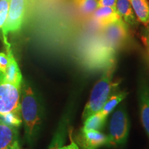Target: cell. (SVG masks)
Here are the masks:
<instances>
[{
    "mask_svg": "<svg viewBox=\"0 0 149 149\" xmlns=\"http://www.w3.org/2000/svg\"><path fill=\"white\" fill-rule=\"evenodd\" d=\"M21 117L27 142L32 144L40 132L43 120L42 106L39 96L26 80L21 84Z\"/></svg>",
    "mask_w": 149,
    "mask_h": 149,
    "instance_id": "obj_1",
    "label": "cell"
},
{
    "mask_svg": "<svg viewBox=\"0 0 149 149\" xmlns=\"http://www.w3.org/2000/svg\"><path fill=\"white\" fill-rule=\"evenodd\" d=\"M115 70V64L113 62L106 67L101 77L94 85L82 113L83 121L100 111L111 96L112 91L117 85V83L113 82Z\"/></svg>",
    "mask_w": 149,
    "mask_h": 149,
    "instance_id": "obj_2",
    "label": "cell"
},
{
    "mask_svg": "<svg viewBox=\"0 0 149 149\" xmlns=\"http://www.w3.org/2000/svg\"><path fill=\"white\" fill-rule=\"evenodd\" d=\"M129 119L124 106L113 112L109 125V146H123L126 144L129 133Z\"/></svg>",
    "mask_w": 149,
    "mask_h": 149,
    "instance_id": "obj_3",
    "label": "cell"
},
{
    "mask_svg": "<svg viewBox=\"0 0 149 149\" xmlns=\"http://www.w3.org/2000/svg\"><path fill=\"white\" fill-rule=\"evenodd\" d=\"M21 86L8 82L0 72V114H21Z\"/></svg>",
    "mask_w": 149,
    "mask_h": 149,
    "instance_id": "obj_4",
    "label": "cell"
},
{
    "mask_svg": "<svg viewBox=\"0 0 149 149\" xmlns=\"http://www.w3.org/2000/svg\"><path fill=\"white\" fill-rule=\"evenodd\" d=\"M27 6L28 0H10L8 16L1 29L4 42L8 41L9 33L16 32L21 29Z\"/></svg>",
    "mask_w": 149,
    "mask_h": 149,
    "instance_id": "obj_5",
    "label": "cell"
},
{
    "mask_svg": "<svg viewBox=\"0 0 149 149\" xmlns=\"http://www.w3.org/2000/svg\"><path fill=\"white\" fill-rule=\"evenodd\" d=\"M102 29L104 42L113 50L122 46L128 40L127 24L122 19Z\"/></svg>",
    "mask_w": 149,
    "mask_h": 149,
    "instance_id": "obj_6",
    "label": "cell"
},
{
    "mask_svg": "<svg viewBox=\"0 0 149 149\" xmlns=\"http://www.w3.org/2000/svg\"><path fill=\"white\" fill-rule=\"evenodd\" d=\"M77 144L81 149H98L104 146H109V140L108 135L98 130H81L76 137Z\"/></svg>",
    "mask_w": 149,
    "mask_h": 149,
    "instance_id": "obj_7",
    "label": "cell"
},
{
    "mask_svg": "<svg viewBox=\"0 0 149 149\" xmlns=\"http://www.w3.org/2000/svg\"><path fill=\"white\" fill-rule=\"evenodd\" d=\"M137 91L141 122L149 137V80L144 76L139 80Z\"/></svg>",
    "mask_w": 149,
    "mask_h": 149,
    "instance_id": "obj_8",
    "label": "cell"
},
{
    "mask_svg": "<svg viewBox=\"0 0 149 149\" xmlns=\"http://www.w3.org/2000/svg\"><path fill=\"white\" fill-rule=\"evenodd\" d=\"M72 107H73L72 105L64 112L48 149H60L64 145L68 133V126L72 115Z\"/></svg>",
    "mask_w": 149,
    "mask_h": 149,
    "instance_id": "obj_9",
    "label": "cell"
},
{
    "mask_svg": "<svg viewBox=\"0 0 149 149\" xmlns=\"http://www.w3.org/2000/svg\"><path fill=\"white\" fill-rule=\"evenodd\" d=\"M19 147L16 127L9 126L0 120V149H16Z\"/></svg>",
    "mask_w": 149,
    "mask_h": 149,
    "instance_id": "obj_10",
    "label": "cell"
},
{
    "mask_svg": "<svg viewBox=\"0 0 149 149\" xmlns=\"http://www.w3.org/2000/svg\"><path fill=\"white\" fill-rule=\"evenodd\" d=\"M4 43L6 47V54L8 57V65L4 73H2L3 78L8 82L21 86L22 80H23L21 70L19 69L17 62L15 59L13 53L8 41L4 42Z\"/></svg>",
    "mask_w": 149,
    "mask_h": 149,
    "instance_id": "obj_11",
    "label": "cell"
},
{
    "mask_svg": "<svg viewBox=\"0 0 149 149\" xmlns=\"http://www.w3.org/2000/svg\"><path fill=\"white\" fill-rule=\"evenodd\" d=\"M95 24L102 28L122 19L115 8L98 7L92 14Z\"/></svg>",
    "mask_w": 149,
    "mask_h": 149,
    "instance_id": "obj_12",
    "label": "cell"
},
{
    "mask_svg": "<svg viewBox=\"0 0 149 149\" xmlns=\"http://www.w3.org/2000/svg\"><path fill=\"white\" fill-rule=\"evenodd\" d=\"M115 8L123 21L126 24L132 26L137 24L138 21L130 4V0H117Z\"/></svg>",
    "mask_w": 149,
    "mask_h": 149,
    "instance_id": "obj_13",
    "label": "cell"
},
{
    "mask_svg": "<svg viewBox=\"0 0 149 149\" xmlns=\"http://www.w3.org/2000/svg\"><path fill=\"white\" fill-rule=\"evenodd\" d=\"M137 21L147 25L149 24V2L148 0H130Z\"/></svg>",
    "mask_w": 149,
    "mask_h": 149,
    "instance_id": "obj_14",
    "label": "cell"
},
{
    "mask_svg": "<svg viewBox=\"0 0 149 149\" xmlns=\"http://www.w3.org/2000/svg\"><path fill=\"white\" fill-rule=\"evenodd\" d=\"M128 93L126 92V91H120V92L116 93L115 94L111 95V96L109 97L104 104V107L100 111L102 113V114L108 117L110 113H111L114 111L115 107L121 102L123 101V100L126 98Z\"/></svg>",
    "mask_w": 149,
    "mask_h": 149,
    "instance_id": "obj_15",
    "label": "cell"
},
{
    "mask_svg": "<svg viewBox=\"0 0 149 149\" xmlns=\"http://www.w3.org/2000/svg\"><path fill=\"white\" fill-rule=\"evenodd\" d=\"M107 117L102 114L100 111L95 113L88 117L86 120L84 121V130H94L100 131L103 129L105 126Z\"/></svg>",
    "mask_w": 149,
    "mask_h": 149,
    "instance_id": "obj_16",
    "label": "cell"
},
{
    "mask_svg": "<svg viewBox=\"0 0 149 149\" xmlns=\"http://www.w3.org/2000/svg\"><path fill=\"white\" fill-rule=\"evenodd\" d=\"M72 2L84 15H92L98 8L97 0H72Z\"/></svg>",
    "mask_w": 149,
    "mask_h": 149,
    "instance_id": "obj_17",
    "label": "cell"
},
{
    "mask_svg": "<svg viewBox=\"0 0 149 149\" xmlns=\"http://www.w3.org/2000/svg\"><path fill=\"white\" fill-rule=\"evenodd\" d=\"M0 120L9 126L17 128L22 124V120L21 114L15 113H8L6 114H0Z\"/></svg>",
    "mask_w": 149,
    "mask_h": 149,
    "instance_id": "obj_18",
    "label": "cell"
},
{
    "mask_svg": "<svg viewBox=\"0 0 149 149\" xmlns=\"http://www.w3.org/2000/svg\"><path fill=\"white\" fill-rule=\"evenodd\" d=\"M10 2V0H0V30L2 29L6 20Z\"/></svg>",
    "mask_w": 149,
    "mask_h": 149,
    "instance_id": "obj_19",
    "label": "cell"
},
{
    "mask_svg": "<svg viewBox=\"0 0 149 149\" xmlns=\"http://www.w3.org/2000/svg\"><path fill=\"white\" fill-rule=\"evenodd\" d=\"M8 65V57L7 54L0 53V72L4 73Z\"/></svg>",
    "mask_w": 149,
    "mask_h": 149,
    "instance_id": "obj_20",
    "label": "cell"
},
{
    "mask_svg": "<svg viewBox=\"0 0 149 149\" xmlns=\"http://www.w3.org/2000/svg\"><path fill=\"white\" fill-rule=\"evenodd\" d=\"M117 0H97L98 7H112L115 8Z\"/></svg>",
    "mask_w": 149,
    "mask_h": 149,
    "instance_id": "obj_21",
    "label": "cell"
},
{
    "mask_svg": "<svg viewBox=\"0 0 149 149\" xmlns=\"http://www.w3.org/2000/svg\"><path fill=\"white\" fill-rule=\"evenodd\" d=\"M70 144L68 146H63L61 147L60 149H80L78 146L77 143L73 140L72 137V133H70Z\"/></svg>",
    "mask_w": 149,
    "mask_h": 149,
    "instance_id": "obj_22",
    "label": "cell"
},
{
    "mask_svg": "<svg viewBox=\"0 0 149 149\" xmlns=\"http://www.w3.org/2000/svg\"><path fill=\"white\" fill-rule=\"evenodd\" d=\"M143 41L147 46V48H149V24L146 25V29L143 36Z\"/></svg>",
    "mask_w": 149,
    "mask_h": 149,
    "instance_id": "obj_23",
    "label": "cell"
},
{
    "mask_svg": "<svg viewBox=\"0 0 149 149\" xmlns=\"http://www.w3.org/2000/svg\"><path fill=\"white\" fill-rule=\"evenodd\" d=\"M147 53H148V56L149 57V48H147Z\"/></svg>",
    "mask_w": 149,
    "mask_h": 149,
    "instance_id": "obj_24",
    "label": "cell"
},
{
    "mask_svg": "<svg viewBox=\"0 0 149 149\" xmlns=\"http://www.w3.org/2000/svg\"><path fill=\"white\" fill-rule=\"evenodd\" d=\"M16 149H22V148H20V147H19V148H16Z\"/></svg>",
    "mask_w": 149,
    "mask_h": 149,
    "instance_id": "obj_25",
    "label": "cell"
}]
</instances>
